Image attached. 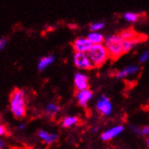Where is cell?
Instances as JSON below:
<instances>
[{
	"label": "cell",
	"mask_w": 149,
	"mask_h": 149,
	"mask_svg": "<svg viewBox=\"0 0 149 149\" xmlns=\"http://www.w3.org/2000/svg\"><path fill=\"white\" fill-rule=\"evenodd\" d=\"M106 48L109 52V59L112 62H115L122 55L125 54L123 47V39L119 34H113L109 36L106 40Z\"/></svg>",
	"instance_id": "obj_2"
},
{
	"label": "cell",
	"mask_w": 149,
	"mask_h": 149,
	"mask_svg": "<svg viewBox=\"0 0 149 149\" xmlns=\"http://www.w3.org/2000/svg\"><path fill=\"white\" fill-rule=\"evenodd\" d=\"M45 113L46 115L50 116V117H54L55 116L56 114H58L61 110V108L58 104L56 103H54V102H51V103H48L45 107Z\"/></svg>",
	"instance_id": "obj_14"
},
{
	"label": "cell",
	"mask_w": 149,
	"mask_h": 149,
	"mask_svg": "<svg viewBox=\"0 0 149 149\" xmlns=\"http://www.w3.org/2000/svg\"><path fill=\"white\" fill-rule=\"evenodd\" d=\"M9 109L16 119H22L26 115L25 92L21 89H15L10 95Z\"/></svg>",
	"instance_id": "obj_1"
},
{
	"label": "cell",
	"mask_w": 149,
	"mask_h": 149,
	"mask_svg": "<svg viewBox=\"0 0 149 149\" xmlns=\"http://www.w3.org/2000/svg\"><path fill=\"white\" fill-rule=\"evenodd\" d=\"M105 24L104 23H94V24H91L90 25V29L91 31H99L100 29H102L104 27Z\"/></svg>",
	"instance_id": "obj_18"
},
{
	"label": "cell",
	"mask_w": 149,
	"mask_h": 149,
	"mask_svg": "<svg viewBox=\"0 0 149 149\" xmlns=\"http://www.w3.org/2000/svg\"><path fill=\"white\" fill-rule=\"evenodd\" d=\"M93 43L87 38H77L72 42V46L75 52H85L91 49Z\"/></svg>",
	"instance_id": "obj_7"
},
{
	"label": "cell",
	"mask_w": 149,
	"mask_h": 149,
	"mask_svg": "<svg viewBox=\"0 0 149 149\" xmlns=\"http://www.w3.org/2000/svg\"><path fill=\"white\" fill-rule=\"evenodd\" d=\"M97 110L101 114L102 116H109L112 112V104L110 100L107 96H101L98 100L97 104H96Z\"/></svg>",
	"instance_id": "obj_6"
},
{
	"label": "cell",
	"mask_w": 149,
	"mask_h": 149,
	"mask_svg": "<svg viewBox=\"0 0 149 149\" xmlns=\"http://www.w3.org/2000/svg\"><path fill=\"white\" fill-rule=\"evenodd\" d=\"M139 71V68L137 66H128L125 68L124 70H122L120 72H118L116 73L117 78H126L131 74H134Z\"/></svg>",
	"instance_id": "obj_13"
},
{
	"label": "cell",
	"mask_w": 149,
	"mask_h": 149,
	"mask_svg": "<svg viewBox=\"0 0 149 149\" xmlns=\"http://www.w3.org/2000/svg\"><path fill=\"white\" fill-rule=\"evenodd\" d=\"M147 146H148V148H149V140L147 141Z\"/></svg>",
	"instance_id": "obj_25"
},
{
	"label": "cell",
	"mask_w": 149,
	"mask_h": 149,
	"mask_svg": "<svg viewBox=\"0 0 149 149\" xmlns=\"http://www.w3.org/2000/svg\"><path fill=\"white\" fill-rule=\"evenodd\" d=\"M88 39H89L93 45H98V43H102L105 39L102 34L99 33H91L88 36Z\"/></svg>",
	"instance_id": "obj_16"
},
{
	"label": "cell",
	"mask_w": 149,
	"mask_h": 149,
	"mask_svg": "<svg viewBox=\"0 0 149 149\" xmlns=\"http://www.w3.org/2000/svg\"><path fill=\"white\" fill-rule=\"evenodd\" d=\"M5 147H6V143L2 139V137L0 136V149H5Z\"/></svg>",
	"instance_id": "obj_23"
},
{
	"label": "cell",
	"mask_w": 149,
	"mask_h": 149,
	"mask_svg": "<svg viewBox=\"0 0 149 149\" xmlns=\"http://www.w3.org/2000/svg\"><path fill=\"white\" fill-rule=\"evenodd\" d=\"M149 57V52H145L142 54L141 57H140V63H145L146 61L148 59Z\"/></svg>",
	"instance_id": "obj_21"
},
{
	"label": "cell",
	"mask_w": 149,
	"mask_h": 149,
	"mask_svg": "<svg viewBox=\"0 0 149 149\" xmlns=\"http://www.w3.org/2000/svg\"><path fill=\"white\" fill-rule=\"evenodd\" d=\"M55 61V57L52 54H49L42 57L37 63V69L39 72H43Z\"/></svg>",
	"instance_id": "obj_12"
},
{
	"label": "cell",
	"mask_w": 149,
	"mask_h": 149,
	"mask_svg": "<svg viewBox=\"0 0 149 149\" xmlns=\"http://www.w3.org/2000/svg\"><path fill=\"white\" fill-rule=\"evenodd\" d=\"M92 95H93L92 91H90L89 89L77 91L76 97H77L78 104L80 105V106H81V107H86L88 102H89L91 100Z\"/></svg>",
	"instance_id": "obj_11"
},
{
	"label": "cell",
	"mask_w": 149,
	"mask_h": 149,
	"mask_svg": "<svg viewBox=\"0 0 149 149\" xmlns=\"http://www.w3.org/2000/svg\"><path fill=\"white\" fill-rule=\"evenodd\" d=\"M118 34L121 36L122 39L132 41L136 43V45L138 42H145L146 40H147V36H146V34L140 33L135 31L132 27H130L128 29L122 30L120 33H118Z\"/></svg>",
	"instance_id": "obj_4"
},
{
	"label": "cell",
	"mask_w": 149,
	"mask_h": 149,
	"mask_svg": "<svg viewBox=\"0 0 149 149\" xmlns=\"http://www.w3.org/2000/svg\"><path fill=\"white\" fill-rule=\"evenodd\" d=\"M87 54L91 59L94 68L102 67L105 63L109 59L106 46H104L101 43L92 45L91 49L87 52Z\"/></svg>",
	"instance_id": "obj_3"
},
{
	"label": "cell",
	"mask_w": 149,
	"mask_h": 149,
	"mask_svg": "<svg viewBox=\"0 0 149 149\" xmlns=\"http://www.w3.org/2000/svg\"><path fill=\"white\" fill-rule=\"evenodd\" d=\"M139 135L148 136L149 135V127H143L139 129Z\"/></svg>",
	"instance_id": "obj_20"
},
{
	"label": "cell",
	"mask_w": 149,
	"mask_h": 149,
	"mask_svg": "<svg viewBox=\"0 0 149 149\" xmlns=\"http://www.w3.org/2000/svg\"><path fill=\"white\" fill-rule=\"evenodd\" d=\"M37 136L42 140V142H45L47 145H52V144L55 143L59 138V136L57 134L48 132V131L43 130V129H41L38 131Z\"/></svg>",
	"instance_id": "obj_10"
},
{
	"label": "cell",
	"mask_w": 149,
	"mask_h": 149,
	"mask_svg": "<svg viewBox=\"0 0 149 149\" xmlns=\"http://www.w3.org/2000/svg\"><path fill=\"white\" fill-rule=\"evenodd\" d=\"M123 131H124V127L122 125L115 126V127H112L111 128L108 129L107 131H105V132H103L101 134L100 137L103 141H110V140L118 136Z\"/></svg>",
	"instance_id": "obj_8"
},
{
	"label": "cell",
	"mask_w": 149,
	"mask_h": 149,
	"mask_svg": "<svg viewBox=\"0 0 149 149\" xmlns=\"http://www.w3.org/2000/svg\"><path fill=\"white\" fill-rule=\"evenodd\" d=\"M6 45H7V39L6 37L0 38V52L6 48Z\"/></svg>",
	"instance_id": "obj_19"
},
{
	"label": "cell",
	"mask_w": 149,
	"mask_h": 149,
	"mask_svg": "<svg viewBox=\"0 0 149 149\" xmlns=\"http://www.w3.org/2000/svg\"><path fill=\"white\" fill-rule=\"evenodd\" d=\"M7 133V129L6 127L4 126V125H1L0 124V136H3L5 135H6Z\"/></svg>",
	"instance_id": "obj_22"
},
{
	"label": "cell",
	"mask_w": 149,
	"mask_h": 149,
	"mask_svg": "<svg viewBox=\"0 0 149 149\" xmlns=\"http://www.w3.org/2000/svg\"><path fill=\"white\" fill-rule=\"evenodd\" d=\"M74 64L77 68L81 70H92L94 66L85 52H75L74 54Z\"/></svg>",
	"instance_id": "obj_5"
},
{
	"label": "cell",
	"mask_w": 149,
	"mask_h": 149,
	"mask_svg": "<svg viewBox=\"0 0 149 149\" xmlns=\"http://www.w3.org/2000/svg\"><path fill=\"white\" fill-rule=\"evenodd\" d=\"M143 16V14H137V13H131V12H128V13H126L124 15V17L125 19L128 22H131V23H135V22H137L141 17Z\"/></svg>",
	"instance_id": "obj_17"
},
{
	"label": "cell",
	"mask_w": 149,
	"mask_h": 149,
	"mask_svg": "<svg viewBox=\"0 0 149 149\" xmlns=\"http://www.w3.org/2000/svg\"><path fill=\"white\" fill-rule=\"evenodd\" d=\"M89 78L81 73H76L74 77V87L77 91L89 89Z\"/></svg>",
	"instance_id": "obj_9"
},
{
	"label": "cell",
	"mask_w": 149,
	"mask_h": 149,
	"mask_svg": "<svg viewBox=\"0 0 149 149\" xmlns=\"http://www.w3.org/2000/svg\"><path fill=\"white\" fill-rule=\"evenodd\" d=\"M79 122V118L77 117H73V116H68V117H65L63 121H62V126L63 127H74L75 125L78 124Z\"/></svg>",
	"instance_id": "obj_15"
},
{
	"label": "cell",
	"mask_w": 149,
	"mask_h": 149,
	"mask_svg": "<svg viewBox=\"0 0 149 149\" xmlns=\"http://www.w3.org/2000/svg\"><path fill=\"white\" fill-rule=\"evenodd\" d=\"M24 127H25V125H24V123H20V124L18 125V128H19V129H24Z\"/></svg>",
	"instance_id": "obj_24"
}]
</instances>
